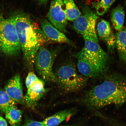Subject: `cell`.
Returning <instances> with one entry per match:
<instances>
[{
	"instance_id": "15",
	"label": "cell",
	"mask_w": 126,
	"mask_h": 126,
	"mask_svg": "<svg viewBox=\"0 0 126 126\" xmlns=\"http://www.w3.org/2000/svg\"><path fill=\"white\" fill-rule=\"evenodd\" d=\"M125 13L123 8L119 5L112 11L111 19L114 29L119 31L123 28L125 19Z\"/></svg>"
},
{
	"instance_id": "5",
	"label": "cell",
	"mask_w": 126,
	"mask_h": 126,
	"mask_svg": "<svg viewBox=\"0 0 126 126\" xmlns=\"http://www.w3.org/2000/svg\"><path fill=\"white\" fill-rule=\"evenodd\" d=\"M77 59H83L98 69L102 73L106 70L108 60V54L98 43L85 40L84 47L75 55Z\"/></svg>"
},
{
	"instance_id": "12",
	"label": "cell",
	"mask_w": 126,
	"mask_h": 126,
	"mask_svg": "<svg viewBox=\"0 0 126 126\" xmlns=\"http://www.w3.org/2000/svg\"><path fill=\"white\" fill-rule=\"evenodd\" d=\"M97 30L99 37L106 44L110 51H112L115 47L116 40L109 22L102 20L97 25Z\"/></svg>"
},
{
	"instance_id": "20",
	"label": "cell",
	"mask_w": 126,
	"mask_h": 126,
	"mask_svg": "<svg viewBox=\"0 0 126 126\" xmlns=\"http://www.w3.org/2000/svg\"><path fill=\"white\" fill-rule=\"evenodd\" d=\"M33 72H29L26 79V84L27 89L39 79Z\"/></svg>"
},
{
	"instance_id": "14",
	"label": "cell",
	"mask_w": 126,
	"mask_h": 126,
	"mask_svg": "<svg viewBox=\"0 0 126 126\" xmlns=\"http://www.w3.org/2000/svg\"><path fill=\"white\" fill-rule=\"evenodd\" d=\"M115 47L120 59L126 64V28H122L116 33Z\"/></svg>"
},
{
	"instance_id": "9",
	"label": "cell",
	"mask_w": 126,
	"mask_h": 126,
	"mask_svg": "<svg viewBox=\"0 0 126 126\" xmlns=\"http://www.w3.org/2000/svg\"><path fill=\"white\" fill-rule=\"evenodd\" d=\"M4 91L16 103H24L22 84L19 75L14 76L8 81L5 86Z\"/></svg>"
},
{
	"instance_id": "23",
	"label": "cell",
	"mask_w": 126,
	"mask_h": 126,
	"mask_svg": "<svg viewBox=\"0 0 126 126\" xmlns=\"http://www.w3.org/2000/svg\"><path fill=\"white\" fill-rule=\"evenodd\" d=\"M0 126H7V121L1 116H0Z\"/></svg>"
},
{
	"instance_id": "4",
	"label": "cell",
	"mask_w": 126,
	"mask_h": 126,
	"mask_svg": "<svg viewBox=\"0 0 126 126\" xmlns=\"http://www.w3.org/2000/svg\"><path fill=\"white\" fill-rule=\"evenodd\" d=\"M56 82L64 90L73 92L79 90L86 83L88 78L80 75L72 63H64L54 73Z\"/></svg>"
},
{
	"instance_id": "10",
	"label": "cell",
	"mask_w": 126,
	"mask_h": 126,
	"mask_svg": "<svg viewBox=\"0 0 126 126\" xmlns=\"http://www.w3.org/2000/svg\"><path fill=\"white\" fill-rule=\"evenodd\" d=\"M27 90L24 103L29 108H34L46 92L44 81L39 79Z\"/></svg>"
},
{
	"instance_id": "18",
	"label": "cell",
	"mask_w": 126,
	"mask_h": 126,
	"mask_svg": "<svg viewBox=\"0 0 126 126\" xmlns=\"http://www.w3.org/2000/svg\"><path fill=\"white\" fill-rule=\"evenodd\" d=\"M16 102L9 97L4 90L0 89V110L5 113L11 107L15 105Z\"/></svg>"
},
{
	"instance_id": "24",
	"label": "cell",
	"mask_w": 126,
	"mask_h": 126,
	"mask_svg": "<svg viewBox=\"0 0 126 126\" xmlns=\"http://www.w3.org/2000/svg\"><path fill=\"white\" fill-rule=\"evenodd\" d=\"M39 4L44 5L47 4L48 0H37Z\"/></svg>"
},
{
	"instance_id": "6",
	"label": "cell",
	"mask_w": 126,
	"mask_h": 126,
	"mask_svg": "<svg viewBox=\"0 0 126 126\" xmlns=\"http://www.w3.org/2000/svg\"><path fill=\"white\" fill-rule=\"evenodd\" d=\"M56 51H52L41 47L36 55L34 65L36 71L42 79L47 82H56L53 67L57 55Z\"/></svg>"
},
{
	"instance_id": "16",
	"label": "cell",
	"mask_w": 126,
	"mask_h": 126,
	"mask_svg": "<svg viewBox=\"0 0 126 126\" xmlns=\"http://www.w3.org/2000/svg\"><path fill=\"white\" fill-rule=\"evenodd\" d=\"M6 119L11 126H19L21 123L23 112L18 109L15 105L11 107L5 113Z\"/></svg>"
},
{
	"instance_id": "2",
	"label": "cell",
	"mask_w": 126,
	"mask_h": 126,
	"mask_svg": "<svg viewBox=\"0 0 126 126\" xmlns=\"http://www.w3.org/2000/svg\"><path fill=\"white\" fill-rule=\"evenodd\" d=\"M81 101L87 108L94 110L111 105L122 106L126 103V77L116 74L107 77L87 91Z\"/></svg>"
},
{
	"instance_id": "3",
	"label": "cell",
	"mask_w": 126,
	"mask_h": 126,
	"mask_svg": "<svg viewBox=\"0 0 126 126\" xmlns=\"http://www.w3.org/2000/svg\"><path fill=\"white\" fill-rule=\"evenodd\" d=\"M0 50L9 56L19 54L21 48L15 26L10 19L0 13Z\"/></svg>"
},
{
	"instance_id": "22",
	"label": "cell",
	"mask_w": 126,
	"mask_h": 126,
	"mask_svg": "<svg viewBox=\"0 0 126 126\" xmlns=\"http://www.w3.org/2000/svg\"><path fill=\"white\" fill-rule=\"evenodd\" d=\"M23 126H45L43 121H28Z\"/></svg>"
},
{
	"instance_id": "8",
	"label": "cell",
	"mask_w": 126,
	"mask_h": 126,
	"mask_svg": "<svg viewBox=\"0 0 126 126\" xmlns=\"http://www.w3.org/2000/svg\"><path fill=\"white\" fill-rule=\"evenodd\" d=\"M63 0H52L47 18L53 26L61 32H67V20Z\"/></svg>"
},
{
	"instance_id": "25",
	"label": "cell",
	"mask_w": 126,
	"mask_h": 126,
	"mask_svg": "<svg viewBox=\"0 0 126 126\" xmlns=\"http://www.w3.org/2000/svg\"><path fill=\"white\" fill-rule=\"evenodd\" d=\"M77 126L75 125H67V126Z\"/></svg>"
},
{
	"instance_id": "17",
	"label": "cell",
	"mask_w": 126,
	"mask_h": 126,
	"mask_svg": "<svg viewBox=\"0 0 126 126\" xmlns=\"http://www.w3.org/2000/svg\"><path fill=\"white\" fill-rule=\"evenodd\" d=\"M67 20L73 21L81 15V13L74 0H63Z\"/></svg>"
},
{
	"instance_id": "7",
	"label": "cell",
	"mask_w": 126,
	"mask_h": 126,
	"mask_svg": "<svg viewBox=\"0 0 126 126\" xmlns=\"http://www.w3.org/2000/svg\"><path fill=\"white\" fill-rule=\"evenodd\" d=\"M97 17L91 11L86 12L74 21L73 28L82 36L84 40H89L98 43V39L95 30Z\"/></svg>"
},
{
	"instance_id": "1",
	"label": "cell",
	"mask_w": 126,
	"mask_h": 126,
	"mask_svg": "<svg viewBox=\"0 0 126 126\" xmlns=\"http://www.w3.org/2000/svg\"><path fill=\"white\" fill-rule=\"evenodd\" d=\"M9 18L15 26L25 63L31 68L34 65L39 48L49 40L38 24L28 14L17 12Z\"/></svg>"
},
{
	"instance_id": "13",
	"label": "cell",
	"mask_w": 126,
	"mask_h": 126,
	"mask_svg": "<svg viewBox=\"0 0 126 126\" xmlns=\"http://www.w3.org/2000/svg\"><path fill=\"white\" fill-rule=\"evenodd\" d=\"M73 113L70 110H63L47 117L43 122L45 126H57L69 119Z\"/></svg>"
},
{
	"instance_id": "11",
	"label": "cell",
	"mask_w": 126,
	"mask_h": 126,
	"mask_svg": "<svg viewBox=\"0 0 126 126\" xmlns=\"http://www.w3.org/2000/svg\"><path fill=\"white\" fill-rule=\"evenodd\" d=\"M42 31L49 40L58 43L73 45L72 42L67 38L63 33L53 26L46 19L40 20Z\"/></svg>"
},
{
	"instance_id": "21",
	"label": "cell",
	"mask_w": 126,
	"mask_h": 126,
	"mask_svg": "<svg viewBox=\"0 0 126 126\" xmlns=\"http://www.w3.org/2000/svg\"><path fill=\"white\" fill-rule=\"evenodd\" d=\"M107 122L111 126H126L122 123L110 117L107 119Z\"/></svg>"
},
{
	"instance_id": "19",
	"label": "cell",
	"mask_w": 126,
	"mask_h": 126,
	"mask_svg": "<svg viewBox=\"0 0 126 126\" xmlns=\"http://www.w3.org/2000/svg\"><path fill=\"white\" fill-rule=\"evenodd\" d=\"M116 0H101L96 7V10L99 15H102L108 11Z\"/></svg>"
}]
</instances>
